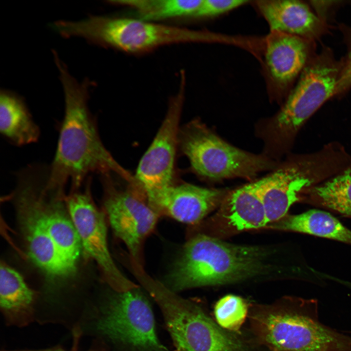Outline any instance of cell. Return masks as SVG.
Wrapping results in <instances>:
<instances>
[{
    "instance_id": "cell-1",
    "label": "cell",
    "mask_w": 351,
    "mask_h": 351,
    "mask_svg": "<svg viewBox=\"0 0 351 351\" xmlns=\"http://www.w3.org/2000/svg\"><path fill=\"white\" fill-rule=\"evenodd\" d=\"M54 58L63 86L65 112L56 154L48 168L47 188L63 194L70 183L72 190H78L92 173H114L135 186L134 176L116 161L101 141L88 106L90 81L78 82L58 56Z\"/></svg>"
},
{
    "instance_id": "cell-19",
    "label": "cell",
    "mask_w": 351,
    "mask_h": 351,
    "mask_svg": "<svg viewBox=\"0 0 351 351\" xmlns=\"http://www.w3.org/2000/svg\"><path fill=\"white\" fill-rule=\"evenodd\" d=\"M265 228L310 234L351 245V230L330 213L318 209L288 214Z\"/></svg>"
},
{
    "instance_id": "cell-9",
    "label": "cell",
    "mask_w": 351,
    "mask_h": 351,
    "mask_svg": "<svg viewBox=\"0 0 351 351\" xmlns=\"http://www.w3.org/2000/svg\"><path fill=\"white\" fill-rule=\"evenodd\" d=\"M98 313L96 329L115 351H170L158 337L150 302L138 285L112 289Z\"/></svg>"
},
{
    "instance_id": "cell-28",
    "label": "cell",
    "mask_w": 351,
    "mask_h": 351,
    "mask_svg": "<svg viewBox=\"0 0 351 351\" xmlns=\"http://www.w3.org/2000/svg\"><path fill=\"white\" fill-rule=\"evenodd\" d=\"M342 285L351 289V282L345 280H342L341 282Z\"/></svg>"
},
{
    "instance_id": "cell-25",
    "label": "cell",
    "mask_w": 351,
    "mask_h": 351,
    "mask_svg": "<svg viewBox=\"0 0 351 351\" xmlns=\"http://www.w3.org/2000/svg\"><path fill=\"white\" fill-rule=\"evenodd\" d=\"M245 0H202L194 17L218 16L239 7L247 2Z\"/></svg>"
},
{
    "instance_id": "cell-10",
    "label": "cell",
    "mask_w": 351,
    "mask_h": 351,
    "mask_svg": "<svg viewBox=\"0 0 351 351\" xmlns=\"http://www.w3.org/2000/svg\"><path fill=\"white\" fill-rule=\"evenodd\" d=\"M46 176L29 166L17 175L15 195L28 251L33 261L47 274L64 276L70 273L61 259L48 231L45 219Z\"/></svg>"
},
{
    "instance_id": "cell-26",
    "label": "cell",
    "mask_w": 351,
    "mask_h": 351,
    "mask_svg": "<svg viewBox=\"0 0 351 351\" xmlns=\"http://www.w3.org/2000/svg\"><path fill=\"white\" fill-rule=\"evenodd\" d=\"M348 53L342 62L341 69L338 78L335 96L342 95L351 88V29L346 32Z\"/></svg>"
},
{
    "instance_id": "cell-7",
    "label": "cell",
    "mask_w": 351,
    "mask_h": 351,
    "mask_svg": "<svg viewBox=\"0 0 351 351\" xmlns=\"http://www.w3.org/2000/svg\"><path fill=\"white\" fill-rule=\"evenodd\" d=\"M52 28L65 38L81 37L91 43L132 53L199 40L202 36L183 27L107 16H90L79 21L58 20Z\"/></svg>"
},
{
    "instance_id": "cell-15",
    "label": "cell",
    "mask_w": 351,
    "mask_h": 351,
    "mask_svg": "<svg viewBox=\"0 0 351 351\" xmlns=\"http://www.w3.org/2000/svg\"><path fill=\"white\" fill-rule=\"evenodd\" d=\"M230 190L190 183L174 184L151 208L159 217L166 216L183 223L196 224L218 208Z\"/></svg>"
},
{
    "instance_id": "cell-24",
    "label": "cell",
    "mask_w": 351,
    "mask_h": 351,
    "mask_svg": "<svg viewBox=\"0 0 351 351\" xmlns=\"http://www.w3.org/2000/svg\"><path fill=\"white\" fill-rule=\"evenodd\" d=\"M249 309L250 306L245 299L235 295H227L215 304L214 319L223 329L233 332H241Z\"/></svg>"
},
{
    "instance_id": "cell-17",
    "label": "cell",
    "mask_w": 351,
    "mask_h": 351,
    "mask_svg": "<svg viewBox=\"0 0 351 351\" xmlns=\"http://www.w3.org/2000/svg\"><path fill=\"white\" fill-rule=\"evenodd\" d=\"M256 4L271 31L295 35L312 41L325 31L324 21L300 1L259 0Z\"/></svg>"
},
{
    "instance_id": "cell-6",
    "label": "cell",
    "mask_w": 351,
    "mask_h": 351,
    "mask_svg": "<svg viewBox=\"0 0 351 351\" xmlns=\"http://www.w3.org/2000/svg\"><path fill=\"white\" fill-rule=\"evenodd\" d=\"M351 164V154L337 141L313 152L288 154L272 172L259 179V193L269 223L288 214L305 189L341 173Z\"/></svg>"
},
{
    "instance_id": "cell-5",
    "label": "cell",
    "mask_w": 351,
    "mask_h": 351,
    "mask_svg": "<svg viewBox=\"0 0 351 351\" xmlns=\"http://www.w3.org/2000/svg\"><path fill=\"white\" fill-rule=\"evenodd\" d=\"M144 288L158 306L176 351H261L252 336L221 327L199 302L153 278Z\"/></svg>"
},
{
    "instance_id": "cell-16",
    "label": "cell",
    "mask_w": 351,
    "mask_h": 351,
    "mask_svg": "<svg viewBox=\"0 0 351 351\" xmlns=\"http://www.w3.org/2000/svg\"><path fill=\"white\" fill-rule=\"evenodd\" d=\"M311 42L295 35L271 31L266 40L265 58L278 85L287 87L301 74L312 57Z\"/></svg>"
},
{
    "instance_id": "cell-13",
    "label": "cell",
    "mask_w": 351,
    "mask_h": 351,
    "mask_svg": "<svg viewBox=\"0 0 351 351\" xmlns=\"http://www.w3.org/2000/svg\"><path fill=\"white\" fill-rule=\"evenodd\" d=\"M109 176H103L104 204L110 225L127 248L130 259L142 265L143 243L154 230L159 216L141 194L132 188L117 189Z\"/></svg>"
},
{
    "instance_id": "cell-11",
    "label": "cell",
    "mask_w": 351,
    "mask_h": 351,
    "mask_svg": "<svg viewBox=\"0 0 351 351\" xmlns=\"http://www.w3.org/2000/svg\"><path fill=\"white\" fill-rule=\"evenodd\" d=\"M177 94L171 98L164 120L142 156L134 176L135 188L150 206L173 183L179 121L184 98L185 77L181 75Z\"/></svg>"
},
{
    "instance_id": "cell-12",
    "label": "cell",
    "mask_w": 351,
    "mask_h": 351,
    "mask_svg": "<svg viewBox=\"0 0 351 351\" xmlns=\"http://www.w3.org/2000/svg\"><path fill=\"white\" fill-rule=\"evenodd\" d=\"M90 184L89 177L84 191L75 190L65 198L71 219L86 254L98 264L111 289L134 287L137 285L120 271L110 253L104 218L92 199Z\"/></svg>"
},
{
    "instance_id": "cell-8",
    "label": "cell",
    "mask_w": 351,
    "mask_h": 351,
    "mask_svg": "<svg viewBox=\"0 0 351 351\" xmlns=\"http://www.w3.org/2000/svg\"><path fill=\"white\" fill-rule=\"evenodd\" d=\"M178 145L195 173L209 181L254 179L261 172L273 171L280 162L263 153L255 154L235 147L199 119L180 129Z\"/></svg>"
},
{
    "instance_id": "cell-14",
    "label": "cell",
    "mask_w": 351,
    "mask_h": 351,
    "mask_svg": "<svg viewBox=\"0 0 351 351\" xmlns=\"http://www.w3.org/2000/svg\"><path fill=\"white\" fill-rule=\"evenodd\" d=\"M269 224L257 180L230 190L207 221L203 234L220 239L244 231L265 228Z\"/></svg>"
},
{
    "instance_id": "cell-20",
    "label": "cell",
    "mask_w": 351,
    "mask_h": 351,
    "mask_svg": "<svg viewBox=\"0 0 351 351\" xmlns=\"http://www.w3.org/2000/svg\"><path fill=\"white\" fill-rule=\"evenodd\" d=\"M0 131L17 146L35 142L40 135L23 99L7 90H1L0 93Z\"/></svg>"
},
{
    "instance_id": "cell-22",
    "label": "cell",
    "mask_w": 351,
    "mask_h": 351,
    "mask_svg": "<svg viewBox=\"0 0 351 351\" xmlns=\"http://www.w3.org/2000/svg\"><path fill=\"white\" fill-rule=\"evenodd\" d=\"M299 203L351 219V164L336 175L305 189L300 196Z\"/></svg>"
},
{
    "instance_id": "cell-3",
    "label": "cell",
    "mask_w": 351,
    "mask_h": 351,
    "mask_svg": "<svg viewBox=\"0 0 351 351\" xmlns=\"http://www.w3.org/2000/svg\"><path fill=\"white\" fill-rule=\"evenodd\" d=\"M248 317L252 335L268 351H351V336L320 322L315 299L254 305Z\"/></svg>"
},
{
    "instance_id": "cell-23",
    "label": "cell",
    "mask_w": 351,
    "mask_h": 351,
    "mask_svg": "<svg viewBox=\"0 0 351 351\" xmlns=\"http://www.w3.org/2000/svg\"><path fill=\"white\" fill-rule=\"evenodd\" d=\"M202 0H119L111 4L133 9L137 19L156 22L173 19L194 17Z\"/></svg>"
},
{
    "instance_id": "cell-2",
    "label": "cell",
    "mask_w": 351,
    "mask_h": 351,
    "mask_svg": "<svg viewBox=\"0 0 351 351\" xmlns=\"http://www.w3.org/2000/svg\"><path fill=\"white\" fill-rule=\"evenodd\" d=\"M269 247L236 245L199 233L183 246L164 284L172 291L223 285L281 273Z\"/></svg>"
},
{
    "instance_id": "cell-18",
    "label": "cell",
    "mask_w": 351,
    "mask_h": 351,
    "mask_svg": "<svg viewBox=\"0 0 351 351\" xmlns=\"http://www.w3.org/2000/svg\"><path fill=\"white\" fill-rule=\"evenodd\" d=\"M35 296L19 273L1 263L0 305L7 324L23 327L30 323L35 313Z\"/></svg>"
},
{
    "instance_id": "cell-27",
    "label": "cell",
    "mask_w": 351,
    "mask_h": 351,
    "mask_svg": "<svg viewBox=\"0 0 351 351\" xmlns=\"http://www.w3.org/2000/svg\"><path fill=\"white\" fill-rule=\"evenodd\" d=\"M2 351H67L65 350L61 347L57 346L50 348H47L45 349L41 350H3ZM87 351H114L111 350L109 347H107L104 346H101L99 347H96L95 348L91 349Z\"/></svg>"
},
{
    "instance_id": "cell-21",
    "label": "cell",
    "mask_w": 351,
    "mask_h": 351,
    "mask_svg": "<svg viewBox=\"0 0 351 351\" xmlns=\"http://www.w3.org/2000/svg\"><path fill=\"white\" fill-rule=\"evenodd\" d=\"M48 195L45 209L46 227L61 259L71 274L76 269L81 241L72 220L62 211L60 201L62 196L52 193L51 199L47 200Z\"/></svg>"
},
{
    "instance_id": "cell-4",
    "label": "cell",
    "mask_w": 351,
    "mask_h": 351,
    "mask_svg": "<svg viewBox=\"0 0 351 351\" xmlns=\"http://www.w3.org/2000/svg\"><path fill=\"white\" fill-rule=\"evenodd\" d=\"M341 66L328 49L311 57L280 110L256 124L255 132L263 142L264 155L280 161L291 153L308 120L335 96Z\"/></svg>"
}]
</instances>
